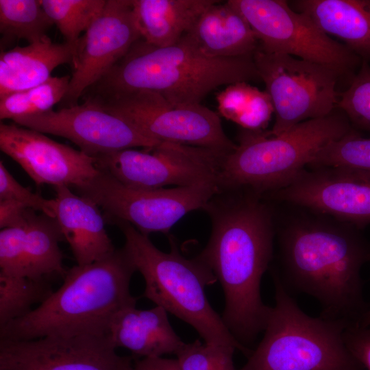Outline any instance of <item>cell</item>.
I'll return each mask as SVG.
<instances>
[{
    "mask_svg": "<svg viewBox=\"0 0 370 370\" xmlns=\"http://www.w3.org/2000/svg\"><path fill=\"white\" fill-rule=\"evenodd\" d=\"M272 202L278 266L271 273L290 293L317 300L320 316L358 324L369 307L361 269L370 261V243L362 229L308 208Z\"/></svg>",
    "mask_w": 370,
    "mask_h": 370,
    "instance_id": "6da1fadb",
    "label": "cell"
},
{
    "mask_svg": "<svg viewBox=\"0 0 370 370\" xmlns=\"http://www.w3.org/2000/svg\"><path fill=\"white\" fill-rule=\"evenodd\" d=\"M202 210L212 226L198 256L222 286L225 325L241 345L252 350L271 309L262 299L260 283L273 260V204L252 190L219 188Z\"/></svg>",
    "mask_w": 370,
    "mask_h": 370,
    "instance_id": "7a4b0ae2",
    "label": "cell"
},
{
    "mask_svg": "<svg viewBox=\"0 0 370 370\" xmlns=\"http://www.w3.org/2000/svg\"><path fill=\"white\" fill-rule=\"evenodd\" d=\"M260 80L254 55L209 57L187 34L166 47L140 38L82 99L145 90L158 93L175 106H190L201 104L221 86Z\"/></svg>",
    "mask_w": 370,
    "mask_h": 370,
    "instance_id": "3957f363",
    "label": "cell"
},
{
    "mask_svg": "<svg viewBox=\"0 0 370 370\" xmlns=\"http://www.w3.org/2000/svg\"><path fill=\"white\" fill-rule=\"evenodd\" d=\"M136 271L124 247L102 260L73 266L45 301L0 328V340L106 335L114 314L136 304L130 290Z\"/></svg>",
    "mask_w": 370,
    "mask_h": 370,
    "instance_id": "277c9868",
    "label": "cell"
},
{
    "mask_svg": "<svg viewBox=\"0 0 370 370\" xmlns=\"http://www.w3.org/2000/svg\"><path fill=\"white\" fill-rule=\"evenodd\" d=\"M115 223L124 234L123 247L145 280L143 297L191 325L204 343L234 346L247 357L250 355L252 351L236 340L210 304L205 288L217 280L198 256L186 258L173 237H169L170 251H162L131 224Z\"/></svg>",
    "mask_w": 370,
    "mask_h": 370,
    "instance_id": "5b68a950",
    "label": "cell"
},
{
    "mask_svg": "<svg viewBox=\"0 0 370 370\" xmlns=\"http://www.w3.org/2000/svg\"><path fill=\"white\" fill-rule=\"evenodd\" d=\"M354 130L338 108L276 136L243 129L236 148L223 157L218 169V187L245 188L262 195L278 190L306 169L321 148Z\"/></svg>",
    "mask_w": 370,
    "mask_h": 370,
    "instance_id": "8992f818",
    "label": "cell"
},
{
    "mask_svg": "<svg viewBox=\"0 0 370 370\" xmlns=\"http://www.w3.org/2000/svg\"><path fill=\"white\" fill-rule=\"evenodd\" d=\"M275 305L264 336L240 370H366L349 350L343 320L312 317L271 273Z\"/></svg>",
    "mask_w": 370,
    "mask_h": 370,
    "instance_id": "52a82bcc",
    "label": "cell"
},
{
    "mask_svg": "<svg viewBox=\"0 0 370 370\" xmlns=\"http://www.w3.org/2000/svg\"><path fill=\"white\" fill-rule=\"evenodd\" d=\"M254 60L274 107L275 119L268 131L270 135L325 116L337 108L336 87L342 75L333 68L259 47Z\"/></svg>",
    "mask_w": 370,
    "mask_h": 370,
    "instance_id": "ba28073f",
    "label": "cell"
},
{
    "mask_svg": "<svg viewBox=\"0 0 370 370\" xmlns=\"http://www.w3.org/2000/svg\"><path fill=\"white\" fill-rule=\"evenodd\" d=\"M218 189L217 180L170 188H136L101 171L76 188L101 208L110 222L128 223L147 236L157 232L168 234L187 213L202 210Z\"/></svg>",
    "mask_w": 370,
    "mask_h": 370,
    "instance_id": "9c48e42d",
    "label": "cell"
},
{
    "mask_svg": "<svg viewBox=\"0 0 370 370\" xmlns=\"http://www.w3.org/2000/svg\"><path fill=\"white\" fill-rule=\"evenodd\" d=\"M254 32L258 47L324 64L354 77L362 60L323 32L306 14L282 0H229Z\"/></svg>",
    "mask_w": 370,
    "mask_h": 370,
    "instance_id": "30bf717a",
    "label": "cell"
},
{
    "mask_svg": "<svg viewBox=\"0 0 370 370\" xmlns=\"http://www.w3.org/2000/svg\"><path fill=\"white\" fill-rule=\"evenodd\" d=\"M82 100L122 118L160 142L227 153L237 147L224 132L219 115L201 104L175 106L158 93L145 90Z\"/></svg>",
    "mask_w": 370,
    "mask_h": 370,
    "instance_id": "8fae6325",
    "label": "cell"
},
{
    "mask_svg": "<svg viewBox=\"0 0 370 370\" xmlns=\"http://www.w3.org/2000/svg\"><path fill=\"white\" fill-rule=\"evenodd\" d=\"M226 154L206 147L164 142L151 150L127 149L94 159L99 171L125 186L158 189L217 180L218 169Z\"/></svg>",
    "mask_w": 370,
    "mask_h": 370,
    "instance_id": "7c38bea8",
    "label": "cell"
},
{
    "mask_svg": "<svg viewBox=\"0 0 370 370\" xmlns=\"http://www.w3.org/2000/svg\"><path fill=\"white\" fill-rule=\"evenodd\" d=\"M12 121L43 134L67 138L92 158L134 147L151 150L164 143L86 101L58 110L17 117Z\"/></svg>",
    "mask_w": 370,
    "mask_h": 370,
    "instance_id": "4fadbf2b",
    "label": "cell"
},
{
    "mask_svg": "<svg viewBox=\"0 0 370 370\" xmlns=\"http://www.w3.org/2000/svg\"><path fill=\"white\" fill-rule=\"evenodd\" d=\"M264 197L352 224H370V174L340 167L308 168L288 185Z\"/></svg>",
    "mask_w": 370,
    "mask_h": 370,
    "instance_id": "5bb4252c",
    "label": "cell"
},
{
    "mask_svg": "<svg viewBox=\"0 0 370 370\" xmlns=\"http://www.w3.org/2000/svg\"><path fill=\"white\" fill-rule=\"evenodd\" d=\"M140 38L132 0H107L101 13L79 38L73 72L60 107L79 104L84 92Z\"/></svg>",
    "mask_w": 370,
    "mask_h": 370,
    "instance_id": "9a60e30c",
    "label": "cell"
},
{
    "mask_svg": "<svg viewBox=\"0 0 370 370\" xmlns=\"http://www.w3.org/2000/svg\"><path fill=\"white\" fill-rule=\"evenodd\" d=\"M115 349L106 335L0 340V370H128L133 358Z\"/></svg>",
    "mask_w": 370,
    "mask_h": 370,
    "instance_id": "2e32d148",
    "label": "cell"
},
{
    "mask_svg": "<svg viewBox=\"0 0 370 370\" xmlns=\"http://www.w3.org/2000/svg\"><path fill=\"white\" fill-rule=\"evenodd\" d=\"M0 149L38 185L78 188L99 173L94 158L16 123L0 125Z\"/></svg>",
    "mask_w": 370,
    "mask_h": 370,
    "instance_id": "e0dca14e",
    "label": "cell"
},
{
    "mask_svg": "<svg viewBox=\"0 0 370 370\" xmlns=\"http://www.w3.org/2000/svg\"><path fill=\"white\" fill-rule=\"evenodd\" d=\"M64 240L56 218L29 209L25 227L0 232V273L35 280L64 278L67 269L59 246Z\"/></svg>",
    "mask_w": 370,
    "mask_h": 370,
    "instance_id": "ac0fdd59",
    "label": "cell"
},
{
    "mask_svg": "<svg viewBox=\"0 0 370 370\" xmlns=\"http://www.w3.org/2000/svg\"><path fill=\"white\" fill-rule=\"evenodd\" d=\"M54 189L55 218L77 264H90L112 254L116 248L106 230L99 207L67 186Z\"/></svg>",
    "mask_w": 370,
    "mask_h": 370,
    "instance_id": "d6986e66",
    "label": "cell"
},
{
    "mask_svg": "<svg viewBox=\"0 0 370 370\" xmlns=\"http://www.w3.org/2000/svg\"><path fill=\"white\" fill-rule=\"evenodd\" d=\"M106 336L114 348L123 347L141 358L175 354L184 343L172 328L167 312L124 307L112 317Z\"/></svg>",
    "mask_w": 370,
    "mask_h": 370,
    "instance_id": "ffe728a7",
    "label": "cell"
},
{
    "mask_svg": "<svg viewBox=\"0 0 370 370\" xmlns=\"http://www.w3.org/2000/svg\"><path fill=\"white\" fill-rule=\"evenodd\" d=\"M79 40L55 43L47 36L25 47L1 51L0 98L45 82L60 65L70 64L73 66Z\"/></svg>",
    "mask_w": 370,
    "mask_h": 370,
    "instance_id": "44dd1931",
    "label": "cell"
},
{
    "mask_svg": "<svg viewBox=\"0 0 370 370\" xmlns=\"http://www.w3.org/2000/svg\"><path fill=\"white\" fill-rule=\"evenodd\" d=\"M208 8L186 34L198 49L212 58L254 55L259 46L254 32L228 1Z\"/></svg>",
    "mask_w": 370,
    "mask_h": 370,
    "instance_id": "7402d4cb",
    "label": "cell"
},
{
    "mask_svg": "<svg viewBox=\"0 0 370 370\" xmlns=\"http://www.w3.org/2000/svg\"><path fill=\"white\" fill-rule=\"evenodd\" d=\"M292 5L362 61H370V0H299Z\"/></svg>",
    "mask_w": 370,
    "mask_h": 370,
    "instance_id": "603a6c76",
    "label": "cell"
},
{
    "mask_svg": "<svg viewBox=\"0 0 370 370\" xmlns=\"http://www.w3.org/2000/svg\"><path fill=\"white\" fill-rule=\"evenodd\" d=\"M217 0H132L141 38L156 47L176 43Z\"/></svg>",
    "mask_w": 370,
    "mask_h": 370,
    "instance_id": "cb8c5ba5",
    "label": "cell"
},
{
    "mask_svg": "<svg viewBox=\"0 0 370 370\" xmlns=\"http://www.w3.org/2000/svg\"><path fill=\"white\" fill-rule=\"evenodd\" d=\"M216 99L218 114L247 130L263 131L274 113L269 93L246 82L227 85Z\"/></svg>",
    "mask_w": 370,
    "mask_h": 370,
    "instance_id": "d4e9b609",
    "label": "cell"
},
{
    "mask_svg": "<svg viewBox=\"0 0 370 370\" xmlns=\"http://www.w3.org/2000/svg\"><path fill=\"white\" fill-rule=\"evenodd\" d=\"M53 25L40 0H0V32L4 40L36 42L47 36Z\"/></svg>",
    "mask_w": 370,
    "mask_h": 370,
    "instance_id": "484cf974",
    "label": "cell"
},
{
    "mask_svg": "<svg viewBox=\"0 0 370 370\" xmlns=\"http://www.w3.org/2000/svg\"><path fill=\"white\" fill-rule=\"evenodd\" d=\"M71 76L51 77L45 82L0 98V119L13 120L52 110L68 90Z\"/></svg>",
    "mask_w": 370,
    "mask_h": 370,
    "instance_id": "4316f807",
    "label": "cell"
},
{
    "mask_svg": "<svg viewBox=\"0 0 370 370\" xmlns=\"http://www.w3.org/2000/svg\"><path fill=\"white\" fill-rule=\"evenodd\" d=\"M53 292L49 280L0 273V328L42 304Z\"/></svg>",
    "mask_w": 370,
    "mask_h": 370,
    "instance_id": "83f0119b",
    "label": "cell"
},
{
    "mask_svg": "<svg viewBox=\"0 0 370 370\" xmlns=\"http://www.w3.org/2000/svg\"><path fill=\"white\" fill-rule=\"evenodd\" d=\"M67 42H76L102 11L106 0H41Z\"/></svg>",
    "mask_w": 370,
    "mask_h": 370,
    "instance_id": "f1b7e54d",
    "label": "cell"
},
{
    "mask_svg": "<svg viewBox=\"0 0 370 370\" xmlns=\"http://www.w3.org/2000/svg\"><path fill=\"white\" fill-rule=\"evenodd\" d=\"M307 167H340L370 174V137L354 130L321 148Z\"/></svg>",
    "mask_w": 370,
    "mask_h": 370,
    "instance_id": "f546056e",
    "label": "cell"
},
{
    "mask_svg": "<svg viewBox=\"0 0 370 370\" xmlns=\"http://www.w3.org/2000/svg\"><path fill=\"white\" fill-rule=\"evenodd\" d=\"M337 108L352 127L370 134V64L362 61L349 86L340 95Z\"/></svg>",
    "mask_w": 370,
    "mask_h": 370,
    "instance_id": "4dcf8cb0",
    "label": "cell"
},
{
    "mask_svg": "<svg viewBox=\"0 0 370 370\" xmlns=\"http://www.w3.org/2000/svg\"><path fill=\"white\" fill-rule=\"evenodd\" d=\"M234 346L214 345L196 340L184 343L175 354L180 370H236Z\"/></svg>",
    "mask_w": 370,
    "mask_h": 370,
    "instance_id": "1f68e13d",
    "label": "cell"
},
{
    "mask_svg": "<svg viewBox=\"0 0 370 370\" xmlns=\"http://www.w3.org/2000/svg\"><path fill=\"white\" fill-rule=\"evenodd\" d=\"M10 199L55 218V200L47 199L20 184L0 162V200Z\"/></svg>",
    "mask_w": 370,
    "mask_h": 370,
    "instance_id": "d6a6232c",
    "label": "cell"
},
{
    "mask_svg": "<svg viewBox=\"0 0 370 370\" xmlns=\"http://www.w3.org/2000/svg\"><path fill=\"white\" fill-rule=\"evenodd\" d=\"M344 340L354 356L366 370H370V326L349 325Z\"/></svg>",
    "mask_w": 370,
    "mask_h": 370,
    "instance_id": "836d02e7",
    "label": "cell"
},
{
    "mask_svg": "<svg viewBox=\"0 0 370 370\" xmlns=\"http://www.w3.org/2000/svg\"><path fill=\"white\" fill-rule=\"evenodd\" d=\"M29 209L31 208L16 201L0 200L1 229L25 227Z\"/></svg>",
    "mask_w": 370,
    "mask_h": 370,
    "instance_id": "e575fe53",
    "label": "cell"
},
{
    "mask_svg": "<svg viewBox=\"0 0 370 370\" xmlns=\"http://www.w3.org/2000/svg\"><path fill=\"white\" fill-rule=\"evenodd\" d=\"M128 370H180V369L176 358L151 357L135 360Z\"/></svg>",
    "mask_w": 370,
    "mask_h": 370,
    "instance_id": "d590c367",
    "label": "cell"
},
{
    "mask_svg": "<svg viewBox=\"0 0 370 370\" xmlns=\"http://www.w3.org/2000/svg\"><path fill=\"white\" fill-rule=\"evenodd\" d=\"M358 325L361 326H370V306L368 307L367 310L364 314Z\"/></svg>",
    "mask_w": 370,
    "mask_h": 370,
    "instance_id": "8d00e7d4",
    "label": "cell"
}]
</instances>
